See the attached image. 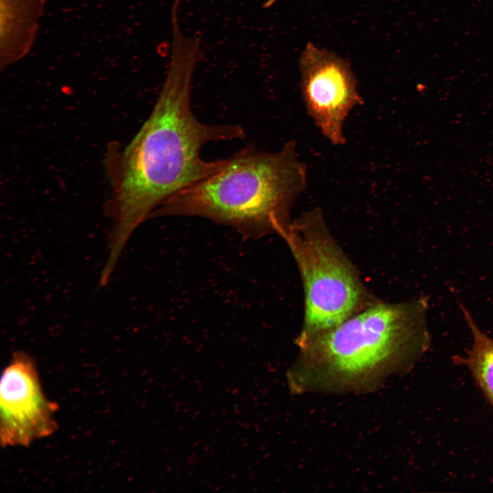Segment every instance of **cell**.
Listing matches in <instances>:
<instances>
[{"instance_id":"1","label":"cell","mask_w":493,"mask_h":493,"mask_svg":"<svg viewBox=\"0 0 493 493\" xmlns=\"http://www.w3.org/2000/svg\"><path fill=\"white\" fill-rule=\"evenodd\" d=\"M201 37L173 34L166 79L155 106L123 151L115 181L114 227L109 259L117 261L134 229L166 200L219 171L227 158L201 157L206 143L244 137L240 125L200 121L190 104L194 68L201 59Z\"/></svg>"},{"instance_id":"2","label":"cell","mask_w":493,"mask_h":493,"mask_svg":"<svg viewBox=\"0 0 493 493\" xmlns=\"http://www.w3.org/2000/svg\"><path fill=\"white\" fill-rule=\"evenodd\" d=\"M426 298L400 303L377 300L336 327L296 343L288 372L291 390L368 392L409 367L427 350Z\"/></svg>"},{"instance_id":"3","label":"cell","mask_w":493,"mask_h":493,"mask_svg":"<svg viewBox=\"0 0 493 493\" xmlns=\"http://www.w3.org/2000/svg\"><path fill=\"white\" fill-rule=\"evenodd\" d=\"M306 185V165L294 140L277 152L249 146L227 158L219 171L171 196L151 217L199 216L245 238L280 236L292 222L291 207Z\"/></svg>"},{"instance_id":"4","label":"cell","mask_w":493,"mask_h":493,"mask_svg":"<svg viewBox=\"0 0 493 493\" xmlns=\"http://www.w3.org/2000/svg\"><path fill=\"white\" fill-rule=\"evenodd\" d=\"M301 276L304 320L296 343L327 331L377 299L328 231L318 208L292 220L280 235Z\"/></svg>"},{"instance_id":"5","label":"cell","mask_w":493,"mask_h":493,"mask_svg":"<svg viewBox=\"0 0 493 493\" xmlns=\"http://www.w3.org/2000/svg\"><path fill=\"white\" fill-rule=\"evenodd\" d=\"M301 96L308 115L334 145L346 143L343 127L362 103L349 65L338 56L307 45L300 60Z\"/></svg>"},{"instance_id":"6","label":"cell","mask_w":493,"mask_h":493,"mask_svg":"<svg viewBox=\"0 0 493 493\" xmlns=\"http://www.w3.org/2000/svg\"><path fill=\"white\" fill-rule=\"evenodd\" d=\"M1 444L27 446L53 433L58 428V405L44 394L33 358L16 352L1 381Z\"/></svg>"},{"instance_id":"7","label":"cell","mask_w":493,"mask_h":493,"mask_svg":"<svg viewBox=\"0 0 493 493\" xmlns=\"http://www.w3.org/2000/svg\"><path fill=\"white\" fill-rule=\"evenodd\" d=\"M47 0H0V68L26 56L38 34Z\"/></svg>"},{"instance_id":"8","label":"cell","mask_w":493,"mask_h":493,"mask_svg":"<svg viewBox=\"0 0 493 493\" xmlns=\"http://www.w3.org/2000/svg\"><path fill=\"white\" fill-rule=\"evenodd\" d=\"M472 333L473 342L466 356L455 357V362L466 365L487 399L493 405V339L481 331L470 312L459 304Z\"/></svg>"}]
</instances>
